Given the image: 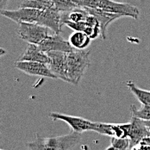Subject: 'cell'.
Here are the masks:
<instances>
[{
	"mask_svg": "<svg viewBox=\"0 0 150 150\" xmlns=\"http://www.w3.org/2000/svg\"><path fill=\"white\" fill-rule=\"evenodd\" d=\"M91 40L90 36L82 31H75L69 38L70 43L77 49H85L90 45Z\"/></svg>",
	"mask_w": 150,
	"mask_h": 150,
	"instance_id": "obj_15",
	"label": "cell"
},
{
	"mask_svg": "<svg viewBox=\"0 0 150 150\" xmlns=\"http://www.w3.org/2000/svg\"><path fill=\"white\" fill-rule=\"evenodd\" d=\"M132 150H150V146H143V145H136L134 147Z\"/></svg>",
	"mask_w": 150,
	"mask_h": 150,
	"instance_id": "obj_22",
	"label": "cell"
},
{
	"mask_svg": "<svg viewBox=\"0 0 150 150\" xmlns=\"http://www.w3.org/2000/svg\"><path fill=\"white\" fill-rule=\"evenodd\" d=\"M16 69L21 72L32 76H39L48 79H57L56 76L52 73L47 64L36 61H21L17 60L15 63Z\"/></svg>",
	"mask_w": 150,
	"mask_h": 150,
	"instance_id": "obj_6",
	"label": "cell"
},
{
	"mask_svg": "<svg viewBox=\"0 0 150 150\" xmlns=\"http://www.w3.org/2000/svg\"><path fill=\"white\" fill-rule=\"evenodd\" d=\"M4 53H5V51H4V49H1V55H2V54H4Z\"/></svg>",
	"mask_w": 150,
	"mask_h": 150,
	"instance_id": "obj_26",
	"label": "cell"
},
{
	"mask_svg": "<svg viewBox=\"0 0 150 150\" xmlns=\"http://www.w3.org/2000/svg\"><path fill=\"white\" fill-rule=\"evenodd\" d=\"M47 54L49 57L47 66L52 71V73L56 76L57 79L70 83L68 77L67 53L60 51H52Z\"/></svg>",
	"mask_w": 150,
	"mask_h": 150,
	"instance_id": "obj_5",
	"label": "cell"
},
{
	"mask_svg": "<svg viewBox=\"0 0 150 150\" xmlns=\"http://www.w3.org/2000/svg\"><path fill=\"white\" fill-rule=\"evenodd\" d=\"M75 4L81 7L92 9H100L105 11L122 14L124 16H129L137 19L139 16V10L134 5L122 4L112 0H73Z\"/></svg>",
	"mask_w": 150,
	"mask_h": 150,
	"instance_id": "obj_2",
	"label": "cell"
},
{
	"mask_svg": "<svg viewBox=\"0 0 150 150\" xmlns=\"http://www.w3.org/2000/svg\"><path fill=\"white\" fill-rule=\"evenodd\" d=\"M143 122H144L145 125L147 126L148 129L150 131V120H143Z\"/></svg>",
	"mask_w": 150,
	"mask_h": 150,
	"instance_id": "obj_24",
	"label": "cell"
},
{
	"mask_svg": "<svg viewBox=\"0 0 150 150\" xmlns=\"http://www.w3.org/2000/svg\"><path fill=\"white\" fill-rule=\"evenodd\" d=\"M89 51L84 49L74 50L67 53V65H68V77L70 83L78 86L83 75L90 66Z\"/></svg>",
	"mask_w": 150,
	"mask_h": 150,
	"instance_id": "obj_3",
	"label": "cell"
},
{
	"mask_svg": "<svg viewBox=\"0 0 150 150\" xmlns=\"http://www.w3.org/2000/svg\"><path fill=\"white\" fill-rule=\"evenodd\" d=\"M92 131L97 132L100 135H109V136L112 137V136H115V124L94 122V126H93Z\"/></svg>",
	"mask_w": 150,
	"mask_h": 150,
	"instance_id": "obj_18",
	"label": "cell"
},
{
	"mask_svg": "<svg viewBox=\"0 0 150 150\" xmlns=\"http://www.w3.org/2000/svg\"><path fill=\"white\" fill-rule=\"evenodd\" d=\"M47 27L36 23H19V37L28 43L39 44L48 35Z\"/></svg>",
	"mask_w": 150,
	"mask_h": 150,
	"instance_id": "obj_4",
	"label": "cell"
},
{
	"mask_svg": "<svg viewBox=\"0 0 150 150\" xmlns=\"http://www.w3.org/2000/svg\"><path fill=\"white\" fill-rule=\"evenodd\" d=\"M57 11L60 12H69L74 11L79 5L73 0H51Z\"/></svg>",
	"mask_w": 150,
	"mask_h": 150,
	"instance_id": "obj_19",
	"label": "cell"
},
{
	"mask_svg": "<svg viewBox=\"0 0 150 150\" xmlns=\"http://www.w3.org/2000/svg\"><path fill=\"white\" fill-rule=\"evenodd\" d=\"M110 144L121 150H127L129 149V138H119V137H115L112 136L110 138Z\"/></svg>",
	"mask_w": 150,
	"mask_h": 150,
	"instance_id": "obj_21",
	"label": "cell"
},
{
	"mask_svg": "<svg viewBox=\"0 0 150 150\" xmlns=\"http://www.w3.org/2000/svg\"><path fill=\"white\" fill-rule=\"evenodd\" d=\"M42 11L37 9L20 7V9L16 11H9L4 9L1 10V14L17 23H21L23 22L38 23Z\"/></svg>",
	"mask_w": 150,
	"mask_h": 150,
	"instance_id": "obj_7",
	"label": "cell"
},
{
	"mask_svg": "<svg viewBox=\"0 0 150 150\" xmlns=\"http://www.w3.org/2000/svg\"><path fill=\"white\" fill-rule=\"evenodd\" d=\"M131 116L136 117L142 120H150V105H142L141 109H136L135 105L130 107Z\"/></svg>",
	"mask_w": 150,
	"mask_h": 150,
	"instance_id": "obj_20",
	"label": "cell"
},
{
	"mask_svg": "<svg viewBox=\"0 0 150 150\" xmlns=\"http://www.w3.org/2000/svg\"><path fill=\"white\" fill-rule=\"evenodd\" d=\"M21 8H32L41 11L55 9L51 0H23L20 4Z\"/></svg>",
	"mask_w": 150,
	"mask_h": 150,
	"instance_id": "obj_16",
	"label": "cell"
},
{
	"mask_svg": "<svg viewBox=\"0 0 150 150\" xmlns=\"http://www.w3.org/2000/svg\"><path fill=\"white\" fill-rule=\"evenodd\" d=\"M85 9L90 13L91 15L96 17L97 20L98 21L99 26H100V30H101V37L103 39L106 38L105 33H106V29H107L108 25L110 23H111L113 21L124 16L122 14L105 11L100 10V9H92V8H87V7H85Z\"/></svg>",
	"mask_w": 150,
	"mask_h": 150,
	"instance_id": "obj_13",
	"label": "cell"
},
{
	"mask_svg": "<svg viewBox=\"0 0 150 150\" xmlns=\"http://www.w3.org/2000/svg\"><path fill=\"white\" fill-rule=\"evenodd\" d=\"M131 128L129 133V149H132L136 145L140 143V142L146 136L150 135V131L148 129L142 119H140L136 117L131 116Z\"/></svg>",
	"mask_w": 150,
	"mask_h": 150,
	"instance_id": "obj_12",
	"label": "cell"
},
{
	"mask_svg": "<svg viewBox=\"0 0 150 150\" xmlns=\"http://www.w3.org/2000/svg\"><path fill=\"white\" fill-rule=\"evenodd\" d=\"M38 45L41 47V49L45 53L52 52V51L70 53L74 50V47L72 46L70 42L66 41L59 34L47 35Z\"/></svg>",
	"mask_w": 150,
	"mask_h": 150,
	"instance_id": "obj_10",
	"label": "cell"
},
{
	"mask_svg": "<svg viewBox=\"0 0 150 150\" xmlns=\"http://www.w3.org/2000/svg\"><path fill=\"white\" fill-rule=\"evenodd\" d=\"M49 117L54 121L61 120L66 122L71 127L72 130L74 132L83 133L84 131H87V130L92 131L93 129L94 122H91L82 117L66 115L59 112H52L49 114Z\"/></svg>",
	"mask_w": 150,
	"mask_h": 150,
	"instance_id": "obj_8",
	"label": "cell"
},
{
	"mask_svg": "<svg viewBox=\"0 0 150 150\" xmlns=\"http://www.w3.org/2000/svg\"><path fill=\"white\" fill-rule=\"evenodd\" d=\"M81 139V133L73 131L71 134L54 137L35 135L34 141L28 142L30 150H71Z\"/></svg>",
	"mask_w": 150,
	"mask_h": 150,
	"instance_id": "obj_1",
	"label": "cell"
},
{
	"mask_svg": "<svg viewBox=\"0 0 150 150\" xmlns=\"http://www.w3.org/2000/svg\"><path fill=\"white\" fill-rule=\"evenodd\" d=\"M105 150H121V149H117V148H115V147H113L112 145H110L109 148H107Z\"/></svg>",
	"mask_w": 150,
	"mask_h": 150,
	"instance_id": "obj_25",
	"label": "cell"
},
{
	"mask_svg": "<svg viewBox=\"0 0 150 150\" xmlns=\"http://www.w3.org/2000/svg\"><path fill=\"white\" fill-rule=\"evenodd\" d=\"M126 86L142 105H150V90L145 91L137 87L132 81H128Z\"/></svg>",
	"mask_w": 150,
	"mask_h": 150,
	"instance_id": "obj_17",
	"label": "cell"
},
{
	"mask_svg": "<svg viewBox=\"0 0 150 150\" xmlns=\"http://www.w3.org/2000/svg\"><path fill=\"white\" fill-rule=\"evenodd\" d=\"M38 24L46 26L52 30L55 34H60L61 27L63 25L62 22V12L56 9H49L42 11Z\"/></svg>",
	"mask_w": 150,
	"mask_h": 150,
	"instance_id": "obj_11",
	"label": "cell"
},
{
	"mask_svg": "<svg viewBox=\"0 0 150 150\" xmlns=\"http://www.w3.org/2000/svg\"><path fill=\"white\" fill-rule=\"evenodd\" d=\"M18 60L21 61H36L47 64L49 57L47 54L41 49L38 44L29 43L25 51L20 55Z\"/></svg>",
	"mask_w": 150,
	"mask_h": 150,
	"instance_id": "obj_14",
	"label": "cell"
},
{
	"mask_svg": "<svg viewBox=\"0 0 150 150\" xmlns=\"http://www.w3.org/2000/svg\"><path fill=\"white\" fill-rule=\"evenodd\" d=\"M64 24H66L67 27L71 28L75 31H82L86 33L87 35H89L91 39H95L98 35H101V30L99 23L97 20L96 17L89 13L86 21L79 22V23H73L70 21H65Z\"/></svg>",
	"mask_w": 150,
	"mask_h": 150,
	"instance_id": "obj_9",
	"label": "cell"
},
{
	"mask_svg": "<svg viewBox=\"0 0 150 150\" xmlns=\"http://www.w3.org/2000/svg\"><path fill=\"white\" fill-rule=\"evenodd\" d=\"M7 2H8V0H1L0 1V3H1V10H4V8L6 5Z\"/></svg>",
	"mask_w": 150,
	"mask_h": 150,
	"instance_id": "obj_23",
	"label": "cell"
}]
</instances>
